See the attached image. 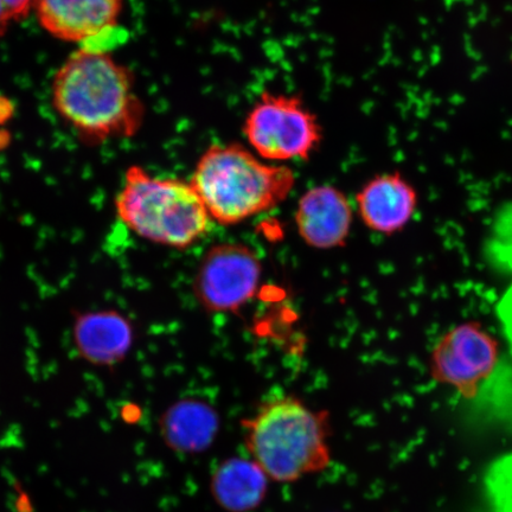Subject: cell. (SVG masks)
I'll use <instances>...</instances> for the list:
<instances>
[{
	"label": "cell",
	"instance_id": "1",
	"mask_svg": "<svg viewBox=\"0 0 512 512\" xmlns=\"http://www.w3.org/2000/svg\"><path fill=\"white\" fill-rule=\"evenodd\" d=\"M51 102L86 143L131 138L144 123L131 69L107 50L81 48L70 55L51 82Z\"/></svg>",
	"mask_w": 512,
	"mask_h": 512
},
{
	"label": "cell",
	"instance_id": "2",
	"mask_svg": "<svg viewBox=\"0 0 512 512\" xmlns=\"http://www.w3.org/2000/svg\"><path fill=\"white\" fill-rule=\"evenodd\" d=\"M241 428L248 458L270 482L294 484L330 469V416L294 396L262 403Z\"/></svg>",
	"mask_w": 512,
	"mask_h": 512
},
{
	"label": "cell",
	"instance_id": "3",
	"mask_svg": "<svg viewBox=\"0 0 512 512\" xmlns=\"http://www.w3.org/2000/svg\"><path fill=\"white\" fill-rule=\"evenodd\" d=\"M190 183L210 219L233 226L285 202L296 187L290 166L266 162L240 144H214L202 153Z\"/></svg>",
	"mask_w": 512,
	"mask_h": 512
},
{
	"label": "cell",
	"instance_id": "4",
	"mask_svg": "<svg viewBox=\"0 0 512 512\" xmlns=\"http://www.w3.org/2000/svg\"><path fill=\"white\" fill-rule=\"evenodd\" d=\"M114 206L133 234L174 249L194 246L213 222L190 182L158 177L138 165L126 170Z\"/></svg>",
	"mask_w": 512,
	"mask_h": 512
},
{
	"label": "cell",
	"instance_id": "5",
	"mask_svg": "<svg viewBox=\"0 0 512 512\" xmlns=\"http://www.w3.org/2000/svg\"><path fill=\"white\" fill-rule=\"evenodd\" d=\"M249 149L266 162L307 160L323 143V127L297 95L262 93L243 123Z\"/></svg>",
	"mask_w": 512,
	"mask_h": 512
},
{
	"label": "cell",
	"instance_id": "6",
	"mask_svg": "<svg viewBox=\"0 0 512 512\" xmlns=\"http://www.w3.org/2000/svg\"><path fill=\"white\" fill-rule=\"evenodd\" d=\"M261 277L262 264L251 247L220 243L202 256L192 291L209 312H236L255 297Z\"/></svg>",
	"mask_w": 512,
	"mask_h": 512
},
{
	"label": "cell",
	"instance_id": "7",
	"mask_svg": "<svg viewBox=\"0 0 512 512\" xmlns=\"http://www.w3.org/2000/svg\"><path fill=\"white\" fill-rule=\"evenodd\" d=\"M499 360L498 342L478 323L456 326L440 339L432 355L435 381L475 399Z\"/></svg>",
	"mask_w": 512,
	"mask_h": 512
},
{
	"label": "cell",
	"instance_id": "8",
	"mask_svg": "<svg viewBox=\"0 0 512 512\" xmlns=\"http://www.w3.org/2000/svg\"><path fill=\"white\" fill-rule=\"evenodd\" d=\"M124 0H35L37 21L50 36L86 48L117 31Z\"/></svg>",
	"mask_w": 512,
	"mask_h": 512
},
{
	"label": "cell",
	"instance_id": "9",
	"mask_svg": "<svg viewBox=\"0 0 512 512\" xmlns=\"http://www.w3.org/2000/svg\"><path fill=\"white\" fill-rule=\"evenodd\" d=\"M294 220L306 245L325 251L345 245L354 213L347 195L334 185L325 184L300 197Z\"/></svg>",
	"mask_w": 512,
	"mask_h": 512
},
{
	"label": "cell",
	"instance_id": "10",
	"mask_svg": "<svg viewBox=\"0 0 512 512\" xmlns=\"http://www.w3.org/2000/svg\"><path fill=\"white\" fill-rule=\"evenodd\" d=\"M418 192L401 172L377 175L357 192L358 214L376 233L392 235L407 226L418 208Z\"/></svg>",
	"mask_w": 512,
	"mask_h": 512
},
{
	"label": "cell",
	"instance_id": "11",
	"mask_svg": "<svg viewBox=\"0 0 512 512\" xmlns=\"http://www.w3.org/2000/svg\"><path fill=\"white\" fill-rule=\"evenodd\" d=\"M73 338L80 357L95 367L112 368L123 362L134 341L133 326L115 310L78 313Z\"/></svg>",
	"mask_w": 512,
	"mask_h": 512
},
{
	"label": "cell",
	"instance_id": "12",
	"mask_svg": "<svg viewBox=\"0 0 512 512\" xmlns=\"http://www.w3.org/2000/svg\"><path fill=\"white\" fill-rule=\"evenodd\" d=\"M270 482L251 459H232L217 467L211 492L217 504L229 512H247L264 501Z\"/></svg>",
	"mask_w": 512,
	"mask_h": 512
},
{
	"label": "cell",
	"instance_id": "13",
	"mask_svg": "<svg viewBox=\"0 0 512 512\" xmlns=\"http://www.w3.org/2000/svg\"><path fill=\"white\" fill-rule=\"evenodd\" d=\"M160 427L170 447L184 451L201 450L213 440L219 418L206 402L188 399L170 407Z\"/></svg>",
	"mask_w": 512,
	"mask_h": 512
},
{
	"label": "cell",
	"instance_id": "14",
	"mask_svg": "<svg viewBox=\"0 0 512 512\" xmlns=\"http://www.w3.org/2000/svg\"><path fill=\"white\" fill-rule=\"evenodd\" d=\"M491 251L498 264L512 275V211L499 221L492 238ZM497 312L512 355V280L504 296L499 300Z\"/></svg>",
	"mask_w": 512,
	"mask_h": 512
},
{
	"label": "cell",
	"instance_id": "15",
	"mask_svg": "<svg viewBox=\"0 0 512 512\" xmlns=\"http://www.w3.org/2000/svg\"><path fill=\"white\" fill-rule=\"evenodd\" d=\"M488 512H512V453L496 460L484 477Z\"/></svg>",
	"mask_w": 512,
	"mask_h": 512
},
{
	"label": "cell",
	"instance_id": "16",
	"mask_svg": "<svg viewBox=\"0 0 512 512\" xmlns=\"http://www.w3.org/2000/svg\"><path fill=\"white\" fill-rule=\"evenodd\" d=\"M12 23L24 21L34 11L35 0H3Z\"/></svg>",
	"mask_w": 512,
	"mask_h": 512
},
{
	"label": "cell",
	"instance_id": "17",
	"mask_svg": "<svg viewBox=\"0 0 512 512\" xmlns=\"http://www.w3.org/2000/svg\"><path fill=\"white\" fill-rule=\"evenodd\" d=\"M12 24L11 18L6 11L3 0H0V38H2L6 31L10 29V25Z\"/></svg>",
	"mask_w": 512,
	"mask_h": 512
}]
</instances>
